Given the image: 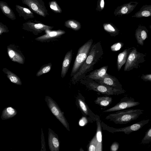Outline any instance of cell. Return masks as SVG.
Wrapping results in <instances>:
<instances>
[{
	"label": "cell",
	"instance_id": "6da1fadb",
	"mask_svg": "<svg viewBox=\"0 0 151 151\" xmlns=\"http://www.w3.org/2000/svg\"><path fill=\"white\" fill-rule=\"evenodd\" d=\"M104 54L100 42L92 44L88 56L78 72L72 78V81L75 84L83 78L86 74L93 70L94 65L101 58Z\"/></svg>",
	"mask_w": 151,
	"mask_h": 151
},
{
	"label": "cell",
	"instance_id": "7a4b0ae2",
	"mask_svg": "<svg viewBox=\"0 0 151 151\" xmlns=\"http://www.w3.org/2000/svg\"><path fill=\"white\" fill-rule=\"evenodd\" d=\"M144 111L140 109L121 110L109 114L105 119L116 124H126L137 119Z\"/></svg>",
	"mask_w": 151,
	"mask_h": 151
},
{
	"label": "cell",
	"instance_id": "3957f363",
	"mask_svg": "<svg viewBox=\"0 0 151 151\" xmlns=\"http://www.w3.org/2000/svg\"><path fill=\"white\" fill-rule=\"evenodd\" d=\"M79 81L89 89L103 94L118 95L126 92L124 89H118L106 85L100 84L89 78H83Z\"/></svg>",
	"mask_w": 151,
	"mask_h": 151
},
{
	"label": "cell",
	"instance_id": "277c9868",
	"mask_svg": "<svg viewBox=\"0 0 151 151\" xmlns=\"http://www.w3.org/2000/svg\"><path fill=\"white\" fill-rule=\"evenodd\" d=\"M93 42V40L91 39L86 42L78 49L72 69L71 77H72L76 75L83 65L88 56Z\"/></svg>",
	"mask_w": 151,
	"mask_h": 151
},
{
	"label": "cell",
	"instance_id": "5b68a950",
	"mask_svg": "<svg viewBox=\"0 0 151 151\" xmlns=\"http://www.w3.org/2000/svg\"><path fill=\"white\" fill-rule=\"evenodd\" d=\"M146 56V55L138 52L136 48L132 47L125 63L124 71H129L139 67L140 64L145 61Z\"/></svg>",
	"mask_w": 151,
	"mask_h": 151
},
{
	"label": "cell",
	"instance_id": "8992f818",
	"mask_svg": "<svg viewBox=\"0 0 151 151\" xmlns=\"http://www.w3.org/2000/svg\"><path fill=\"white\" fill-rule=\"evenodd\" d=\"M149 119L143 120L132 125L120 128H115L106 124L103 121L101 124L103 130L112 133L117 132H123L125 134H129L131 133L139 130L144 126L148 123Z\"/></svg>",
	"mask_w": 151,
	"mask_h": 151
},
{
	"label": "cell",
	"instance_id": "52a82bcc",
	"mask_svg": "<svg viewBox=\"0 0 151 151\" xmlns=\"http://www.w3.org/2000/svg\"><path fill=\"white\" fill-rule=\"evenodd\" d=\"M53 27L45 25L40 22L36 20L29 21L22 24V29L27 31L32 32L37 35L43 31L51 30Z\"/></svg>",
	"mask_w": 151,
	"mask_h": 151
},
{
	"label": "cell",
	"instance_id": "ba28073f",
	"mask_svg": "<svg viewBox=\"0 0 151 151\" xmlns=\"http://www.w3.org/2000/svg\"><path fill=\"white\" fill-rule=\"evenodd\" d=\"M22 3L27 6L31 11L42 17L49 15L45 3L42 0H22Z\"/></svg>",
	"mask_w": 151,
	"mask_h": 151
},
{
	"label": "cell",
	"instance_id": "9c48e42d",
	"mask_svg": "<svg viewBox=\"0 0 151 151\" xmlns=\"http://www.w3.org/2000/svg\"><path fill=\"white\" fill-rule=\"evenodd\" d=\"M140 103L135 101L133 98L125 96L120 101L112 107L103 111V112H109L128 109L138 105Z\"/></svg>",
	"mask_w": 151,
	"mask_h": 151
},
{
	"label": "cell",
	"instance_id": "30bf717a",
	"mask_svg": "<svg viewBox=\"0 0 151 151\" xmlns=\"http://www.w3.org/2000/svg\"><path fill=\"white\" fill-rule=\"evenodd\" d=\"M46 99L48 106L52 114L68 130L70 131L68 124L63 112L61 111L55 102L49 97H47Z\"/></svg>",
	"mask_w": 151,
	"mask_h": 151
},
{
	"label": "cell",
	"instance_id": "8fae6325",
	"mask_svg": "<svg viewBox=\"0 0 151 151\" xmlns=\"http://www.w3.org/2000/svg\"><path fill=\"white\" fill-rule=\"evenodd\" d=\"M8 55L13 62L23 64L25 61V57L17 46L11 44L7 47Z\"/></svg>",
	"mask_w": 151,
	"mask_h": 151
},
{
	"label": "cell",
	"instance_id": "7c38bea8",
	"mask_svg": "<svg viewBox=\"0 0 151 151\" xmlns=\"http://www.w3.org/2000/svg\"><path fill=\"white\" fill-rule=\"evenodd\" d=\"M50 30L45 31L46 33L45 34L35 38V40L42 42H48L60 37L65 33V31L61 29L53 31Z\"/></svg>",
	"mask_w": 151,
	"mask_h": 151
},
{
	"label": "cell",
	"instance_id": "4fadbf2b",
	"mask_svg": "<svg viewBox=\"0 0 151 151\" xmlns=\"http://www.w3.org/2000/svg\"><path fill=\"white\" fill-rule=\"evenodd\" d=\"M94 81L99 83L106 85L116 89H124L116 77L107 73L104 77Z\"/></svg>",
	"mask_w": 151,
	"mask_h": 151
},
{
	"label": "cell",
	"instance_id": "5bb4252c",
	"mask_svg": "<svg viewBox=\"0 0 151 151\" xmlns=\"http://www.w3.org/2000/svg\"><path fill=\"white\" fill-rule=\"evenodd\" d=\"M138 2H130L118 7L115 10L114 14L115 16L128 14L135 7Z\"/></svg>",
	"mask_w": 151,
	"mask_h": 151
},
{
	"label": "cell",
	"instance_id": "9a60e30c",
	"mask_svg": "<svg viewBox=\"0 0 151 151\" xmlns=\"http://www.w3.org/2000/svg\"><path fill=\"white\" fill-rule=\"evenodd\" d=\"M108 66H104L99 69L95 70L86 75L83 78H87L93 80H98L104 77L107 74Z\"/></svg>",
	"mask_w": 151,
	"mask_h": 151
},
{
	"label": "cell",
	"instance_id": "2e32d148",
	"mask_svg": "<svg viewBox=\"0 0 151 151\" xmlns=\"http://www.w3.org/2000/svg\"><path fill=\"white\" fill-rule=\"evenodd\" d=\"M73 56L72 49L68 52L64 58L62 64L61 76L64 78L66 76L70 65Z\"/></svg>",
	"mask_w": 151,
	"mask_h": 151
},
{
	"label": "cell",
	"instance_id": "e0dca14e",
	"mask_svg": "<svg viewBox=\"0 0 151 151\" xmlns=\"http://www.w3.org/2000/svg\"><path fill=\"white\" fill-rule=\"evenodd\" d=\"M148 31L144 26H139L135 31V35L138 44L143 46L145 40L147 37Z\"/></svg>",
	"mask_w": 151,
	"mask_h": 151
},
{
	"label": "cell",
	"instance_id": "ac0fdd59",
	"mask_svg": "<svg viewBox=\"0 0 151 151\" xmlns=\"http://www.w3.org/2000/svg\"><path fill=\"white\" fill-rule=\"evenodd\" d=\"M15 7L19 16L24 19L27 20L35 17L33 12L29 9L18 5H16Z\"/></svg>",
	"mask_w": 151,
	"mask_h": 151
},
{
	"label": "cell",
	"instance_id": "d6986e66",
	"mask_svg": "<svg viewBox=\"0 0 151 151\" xmlns=\"http://www.w3.org/2000/svg\"><path fill=\"white\" fill-rule=\"evenodd\" d=\"M48 143L49 149L51 151H58L59 150L60 143L57 137L52 132H49Z\"/></svg>",
	"mask_w": 151,
	"mask_h": 151
},
{
	"label": "cell",
	"instance_id": "ffe728a7",
	"mask_svg": "<svg viewBox=\"0 0 151 151\" xmlns=\"http://www.w3.org/2000/svg\"><path fill=\"white\" fill-rule=\"evenodd\" d=\"M78 101L80 108L84 114L86 116H89L92 121H95L96 115L90 109L85 101L81 99H79Z\"/></svg>",
	"mask_w": 151,
	"mask_h": 151
},
{
	"label": "cell",
	"instance_id": "44dd1931",
	"mask_svg": "<svg viewBox=\"0 0 151 151\" xmlns=\"http://www.w3.org/2000/svg\"><path fill=\"white\" fill-rule=\"evenodd\" d=\"M0 9L3 13L9 19L12 20L16 19L13 11L6 2L0 1Z\"/></svg>",
	"mask_w": 151,
	"mask_h": 151
},
{
	"label": "cell",
	"instance_id": "7402d4cb",
	"mask_svg": "<svg viewBox=\"0 0 151 151\" xmlns=\"http://www.w3.org/2000/svg\"><path fill=\"white\" fill-rule=\"evenodd\" d=\"M132 48L126 49L118 55L117 62L118 71L120 70L122 66L126 63L128 55Z\"/></svg>",
	"mask_w": 151,
	"mask_h": 151
},
{
	"label": "cell",
	"instance_id": "603a6c76",
	"mask_svg": "<svg viewBox=\"0 0 151 151\" xmlns=\"http://www.w3.org/2000/svg\"><path fill=\"white\" fill-rule=\"evenodd\" d=\"M2 71L6 75L7 77L11 82L18 85H22L20 78L15 73L6 68H4L2 69Z\"/></svg>",
	"mask_w": 151,
	"mask_h": 151
},
{
	"label": "cell",
	"instance_id": "cb8c5ba5",
	"mask_svg": "<svg viewBox=\"0 0 151 151\" xmlns=\"http://www.w3.org/2000/svg\"><path fill=\"white\" fill-rule=\"evenodd\" d=\"M151 16V5H146L142 7L140 10L132 17L140 18L143 17H149Z\"/></svg>",
	"mask_w": 151,
	"mask_h": 151
},
{
	"label": "cell",
	"instance_id": "d4e9b609",
	"mask_svg": "<svg viewBox=\"0 0 151 151\" xmlns=\"http://www.w3.org/2000/svg\"><path fill=\"white\" fill-rule=\"evenodd\" d=\"M112 101L111 97L105 96L98 97L94 101L96 104L101 107H107L111 103Z\"/></svg>",
	"mask_w": 151,
	"mask_h": 151
},
{
	"label": "cell",
	"instance_id": "484cf974",
	"mask_svg": "<svg viewBox=\"0 0 151 151\" xmlns=\"http://www.w3.org/2000/svg\"><path fill=\"white\" fill-rule=\"evenodd\" d=\"M95 121L96 122L97 126L96 132L95 135L99 145L102 147V127L101 124V121L99 116L98 115H96Z\"/></svg>",
	"mask_w": 151,
	"mask_h": 151
},
{
	"label": "cell",
	"instance_id": "4316f807",
	"mask_svg": "<svg viewBox=\"0 0 151 151\" xmlns=\"http://www.w3.org/2000/svg\"><path fill=\"white\" fill-rule=\"evenodd\" d=\"M17 113V111L14 109L8 107L5 108L3 111L1 118L3 120L8 119L14 116Z\"/></svg>",
	"mask_w": 151,
	"mask_h": 151
},
{
	"label": "cell",
	"instance_id": "83f0119b",
	"mask_svg": "<svg viewBox=\"0 0 151 151\" xmlns=\"http://www.w3.org/2000/svg\"><path fill=\"white\" fill-rule=\"evenodd\" d=\"M64 25L67 28L76 31L80 30L81 27L79 22L73 19H69L65 21Z\"/></svg>",
	"mask_w": 151,
	"mask_h": 151
},
{
	"label": "cell",
	"instance_id": "f1b7e54d",
	"mask_svg": "<svg viewBox=\"0 0 151 151\" xmlns=\"http://www.w3.org/2000/svg\"><path fill=\"white\" fill-rule=\"evenodd\" d=\"M103 27L104 30L111 36L115 37L119 33V30L111 23H104Z\"/></svg>",
	"mask_w": 151,
	"mask_h": 151
},
{
	"label": "cell",
	"instance_id": "f546056e",
	"mask_svg": "<svg viewBox=\"0 0 151 151\" xmlns=\"http://www.w3.org/2000/svg\"><path fill=\"white\" fill-rule=\"evenodd\" d=\"M89 151H101L102 147L99 144L95 135L90 141L88 147Z\"/></svg>",
	"mask_w": 151,
	"mask_h": 151
},
{
	"label": "cell",
	"instance_id": "4dcf8cb0",
	"mask_svg": "<svg viewBox=\"0 0 151 151\" xmlns=\"http://www.w3.org/2000/svg\"><path fill=\"white\" fill-rule=\"evenodd\" d=\"M52 64L51 63L43 65L37 72L36 76L39 77L43 74L49 72L51 68Z\"/></svg>",
	"mask_w": 151,
	"mask_h": 151
},
{
	"label": "cell",
	"instance_id": "1f68e13d",
	"mask_svg": "<svg viewBox=\"0 0 151 151\" xmlns=\"http://www.w3.org/2000/svg\"><path fill=\"white\" fill-rule=\"evenodd\" d=\"M50 8L55 13H61L62 10L60 6L55 1H52L49 2Z\"/></svg>",
	"mask_w": 151,
	"mask_h": 151
},
{
	"label": "cell",
	"instance_id": "d6a6232c",
	"mask_svg": "<svg viewBox=\"0 0 151 151\" xmlns=\"http://www.w3.org/2000/svg\"><path fill=\"white\" fill-rule=\"evenodd\" d=\"M151 142V128H150L146 132L145 135L142 139L141 143L143 144H147Z\"/></svg>",
	"mask_w": 151,
	"mask_h": 151
},
{
	"label": "cell",
	"instance_id": "836d02e7",
	"mask_svg": "<svg viewBox=\"0 0 151 151\" xmlns=\"http://www.w3.org/2000/svg\"><path fill=\"white\" fill-rule=\"evenodd\" d=\"M9 32V30L7 26L0 22V35L4 33H7Z\"/></svg>",
	"mask_w": 151,
	"mask_h": 151
},
{
	"label": "cell",
	"instance_id": "e575fe53",
	"mask_svg": "<svg viewBox=\"0 0 151 151\" xmlns=\"http://www.w3.org/2000/svg\"><path fill=\"white\" fill-rule=\"evenodd\" d=\"M104 0H99L97 2L96 9L99 11H101L104 9Z\"/></svg>",
	"mask_w": 151,
	"mask_h": 151
},
{
	"label": "cell",
	"instance_id": "d590c367",
	"mask_svg": "<svg viewBox=\"0 0 151 151\" xmlns=\"http://www.w3.org/2000/svg\"><path fill=\"white\" fill-rule=\"evenodd\" d=\"M119 147V144L117 142L115 141L113 142L111 145L110 147L111 151H116Z\"/></svg>",
	"mask_w": 151,
	"mask_h": 151
},
{
	"label": "cell",
	"instance_id": "8d00e7d4",
	"mask_svg": "<svg viewBox=\"0 0 151 151\" xmlns=\"http://www.w3.org/2000/svg\"><path fill=\"white\" fill-rule=\"evenodd\" d=\"M122 44L121 43L119 42L115 43L111 47V49L113 51H116L119 50L122 46Z\"/></svg>",
	"mask_w": 151,
	"mask_h": 151
},
{
	"label": "cell",
	"instance_id": "74e56055",
	"mask_svg": "<svg viewBox=\"0 0 151 151\" xmlns=\"http://www.w3.org/2000/svg\"><path fill=\"white\" fill-rule=\"evenodd\" d=\"M141 78L145 81L151 82V74H150L145 75L142 74L141 76Z\"/></svg>",
	"mask_w": 151,
	"mask_h": 151
},
{
	"label": "cell",
	"instance_id": "f35d334b",
	"mask_svg": "<svg viewBox=\"0 0 151 151\" xmlns=\"http://www.w3.org/2000/svg\"><path fill=\"white\" fill-rule=\"evenodd\" d=\"M88 122V121L86 117H83L79 120V124L80 126H84Z\"/></svg>",
	"mask_w": 151,
	"mask_h": 151
}]
</instances>
